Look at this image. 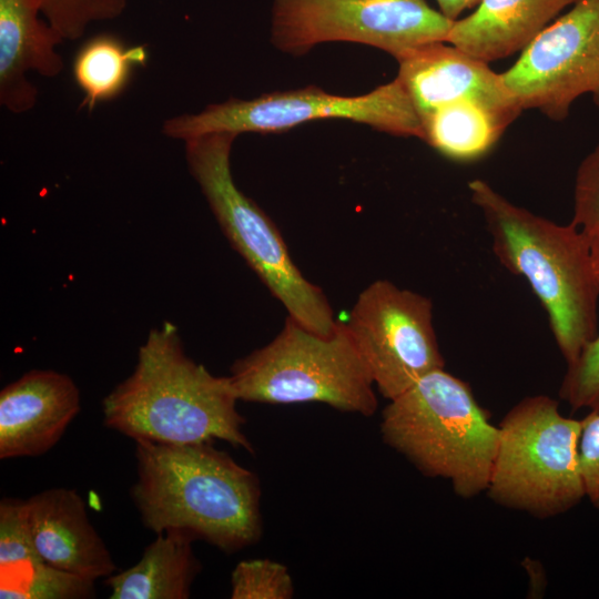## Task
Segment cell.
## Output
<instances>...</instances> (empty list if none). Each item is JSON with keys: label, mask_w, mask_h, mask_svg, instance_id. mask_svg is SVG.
Masks as SVG:
<instances>
[{"label": "cell", "mask_w": 599, "mask_h": 599, "mask_svg": "<svg viewBox=\"0 0 599 599\" xmlns=\"http://www.w3.org/2000/svg\"><path fill=\"white\" fill-rule=\"evenodd\" d=\"M236 136L210 133L185 141L190 173L226 238L288 316L315 333L329 335L338 321L327 297L303 276L273 221L233 180L230 158Z\"/></svg>", "instance_id": "8992f818"}, {"label": "cell", "mask_w": 599, "mask_h": 599, "mask_svg": "<svg viewBox=\"0 0 599 599\" xmlns=\"http://www.w3.org/2000/svg\"><path fill=\"white\" fill-rule=\"evenodd\" d=\"M149 61L145 45H126L110 33L97 34L79 48L72 62V75L83 94L82 108L118 98L128 87L136 68Z\"/></svg>", "instance_id": "ac0fdd59"}, {"label": "cell", "mask_w": 599, "mask_h": 599, "mask_svg": "<svg viewBox=\"0 0 599 599\" xmlns=\"http://www.w3.org/2000/svg\"><path fill=\"white\" fill-rule=\"evenodd\" d=\"M37 0H0V103L12 113L30 111L38 89L27 78H54L63 70L62 35L44 19Z\"/></svg>", "instance_id": "9a60e30c"}, {"label": "cell", "mask_w": 599, "mask_h": 599, "mask_svg": "<svg viewBox=\"0 0 599 599\" xmlns=\"http://www.w3.org/2000/svg\"><path fill=\"white\" fill-rule=\"evenodd\" d=\"M42 561L34 546L26 500L3 498L0 502V571Z\"/></svg>", "instance_id": "603a6c76"}, {"label": "cell", "mask_w": 599, "mask_h": 599, "mask_svg": "<svg viewBox=\"0 0 599 599\" xmlns=\"http://www.w3.org/2000/svg\"><path fill=\"white\" fill-rule=\"evenodd\" d=\"M293 579L286 566L271 559L240 561L231 575L232 599H290Z\"/></svg>", "instance_id": "7402d4cb"}, {"label": "cell", "mask_w": 599, "mask_h": 599, "mask_svg": "<svg viewBox=\"0 0 599 599\" xmlns=\"http://www.w3.org/2000/svg\"><path fill=\"white\" fill-rule=\"evenodd\" d=\"M500 74L521 110L554 121L583 94L599 106V0H576Z\"/></svg>", "instance_id": "8fae6325"}, {"label": "cell", "mask_w": 599, "mask_h": 599, "mask_svg": "<svg viewBox=\"0 0 599 599\" xmlns=\"http://www.w3.org/2000/svg\"><path fill=\"white\" fill-rule=\"evenodd\" d=\"M73 379L51 369L24 373L0 392V458L49 451L80 412Z\"/></svg>", "instance_id": "4fadbf2b"}, {"label": "cell", "mask_w": 599, "mask_h": 599, "mask_svg": "<svg viewBox=\"0 0 599 599\" xmlns=\"http://www.w3.org/2000/svg\"><path fill=\"white\" fill-rule=\"evenodd\" d=\"M576 0H479L453 22L447 43L486 63L524 51Z\"/></svg>", "instance_id": "2e32d148"}, {"label": "cell", "mask_w": 599, "mask_h": 599, "mask_svg": "<svg viewBox=\"0 0 599 599\" xmlns=\"http://www.w3.org/2000/svg\"><path fill=\"white\" fill-rule=\"evenodd\" d=\"M439 11L451 20H457L465 10L475 8L479 0H436Z\"/></svg>", "instance_id": "4316f807"}, {"label": "cell", "mask_w": 599, "mask_h": 599, "mask_svg": "<svg viewBox=\"0 0 599 599\" xmlns=\"http://www.w3.org/2000/svg\"><path fill=\"white\" fill-rule=\"evenodd\" d=\"M93 579L44 561L1 571V599H87L95 596Z\"/></svg>", "instance_id": "ffe728a7"}, {"label": "cell", "mask_w": 599, "mask_h": 599, "mask_svg": "<svg viewBox=\"0 0 599 599\" xmlns=\"http://www.w3.org/2000/svg\"><path fill=\"white\" fill-rule=\"evenodd\" d=\"M326 119H345L393 135L424 140L420 118L396 78L357 97L336 95L311 85L251 100L232 98L199 113L167 119L162 132L185 142L210 133L282 132Z\"/></svg>", "instance_id": "ba28073f"}, {"label": "cell", "mask_w": 599, "mask_h": 599, "mask_svg": "<svg viewBox=\"0 0 599 599\" xmlns=\"http://www.w3.org/2000/svg\"><path fill=\"white\" fill-rule=\"evenodd\" d=\"M193 538L177 532L156 534L132 567L106 577L111 599H186L201 570Z\"/></svg>", "instance_id": "e0dca14e"}, {"label": "cell", "mask_w": 599, "mask_h": 599, "mask_svg": "<svg viewBox=\"0 0 599 599\" xmlns=\"http://www.w3.org/2000/svg\"><path fill=\"white\" fill-rule=\"evenodd\" d=\"M424 140L443 155L473 160L484 155L508 126L479 102L458 100L422 120Z\"/></svg>", "instance_id": "d6986e66"}, {"label": "cell", "mask_w": 599, "mask_h": 599, "mask_svg": "<svg viewBox=\"0 0 599 599\" xmlns=\"http://www.w3.org/2000/svg\"><path fill=\"white\" fill-rule=\"evenodd\" d=\"M582 422L561 414L558 400L527 396L498 425L486 493L496 504L545 519L576 507L585 490L579 467Z\"/></svg>", "instance_id": "52a82bcc"}, {"label": "cell", "mask_w": 599, "mask_h": 599, "mask_svg": "<svg viewBox=\"0 0 599 599\" xmlns=\"http://www.w3.org/2000/svg\"><path fill=\"white\" fill-rule=\"evenodd\" d=\"M581 422L579 467L585 498L599 509V413L588 412Z\"/></svg>", "instance_id": "484cf974"}, {"label": "cell", "mask_w": 599, "mask_h": 599, "mask_svg": "<svg viewBox=\"0 0 599 599\" xmlns=\"http://www.w3.org/2000/svg\"><path fill=\"white\" fill-rule=\"evenodd\" d=\"M135 461L131 496L148 529L182 532L224 552L261 538L257 476L212 443L136 440Z\"/></svg>", "instance_id": "6da1fadb"}, {"label": "cell", "mask_w": 599, "mask_h": 599, "mask_svg": "<svg viewBox=\"0 0 599 599\" xmlns=\"http://www.w3.org/2000/svg\"><path fill=\"white\" fill-rule=\"evenodd\" d=\"M378 392L388 400L445 367L432 301L387 280L364 288L344 322Z\"/></svg>", "instance_id": "30bf717a"}, {"label": "cell", "mask_w": 599, "mask_h": 599, "mask_svg": "<svg viewBox=\"0 0 599 599\" xmlns=\"http://www.w3.org/2000/svg\"><path fill=\"white\" fill-rule=\"evenodd\" d=\"M468 189L495 256L528 282L566 364L572 362L598 334L599 280L588 237L572 223L558 224L512 203L481 179Z\"/></svg>", "instance_id": "3957f363"}, {"label": "cell", "mask_w": 599, "mask_h": 599, "mask_svg": "<svg viewBox=\"0 0 599 599\" xmlns=\"http://www.w3.org/2000/svg\"><path fill=\"white\" fill-rule=\"evenodd\" d=\"M559 398L573 410L599 413V334L570 363L559 387Z\"/></svg>", "instance_id": "cb8c5ba5"}, {"label": "cell", "mask_w": 599, "mask_h": 599, "mask_svg": "<svg viewBox=\"0 0 599 599\" xmlns=\"http://www.w3.org/2000/svg\"><path fill=\"white\" fill-rule=\"evenodd\" d=\"M426 0H274L272 42L307 53L324 42H356L395 59L433 42H447L453 22Z\"/></svg>", "instance_id": "9c48e42d"}, {"label": "cell", "mask_w": 599, "mask_h": 599, "mask_svg": "<svg viewBox=\"0 0 599 599\" xmlns=\"http://www.w3.org/2000/svg\"><path fill=\"white\" fill-rule=\"evenodd\" d=\"M26 502L34 546L45 564L93 580L114 572L111 552L75 490L49 488Z\"/></svg>", "instance_id": "5bb4252c"}, {"label": "cell", "mask_w": 599, "mask_h": 599, "mask_svg": "<svg viewBox=\"0 0 599 599\" xmlns=\"http://www.w3.org/2000/svg\"><path fill=\"white\" fill-rule=\"evenodd\" d=\"M229 378L238 400L323 403L363 416L377 409L375 385L339 321L322 335L287 316L272 342L232 365Z\"/></svg>", "instance_id": "5b68a950"}, {"label": "cell", "mask_w": 599, "mask_h": 599, "mask_svg": "<svg viewBox=\"0 0 599 599\" xmlns=\"http://www.w3.org/2000/svg\"><path fill=\"white\" fill-rule=\"evenodd\" d=\"M42 17L62 35L74 41L90 24L122 14L128 0H37Z\"/></svg>", "instance_id": "44dd1931"}, {"label": "cell", "mask_w": 599, "mask_h": 599, "mask_svg": "<svg viewBox=\"0 0 599 599\" xmlns=\"http://www.w3.org/2000/svg\"><path fill=\"white\" fill-rule=\"evenodd\" d=\"M588 240L590 242V251H591L593 266H595L598 280H599V234L591 236Z\"/></svg>", "instance_id": "83f0119b"}, {"label": "cell", "mask_w": 599, "mask_h": 599, "mask_svg": "<svg viewBox=\"0 0 599 599\" xmlns=\"http://www.w3.org/2000/svg\"><path fill=\"white\" fill-rule=\"evenodd\" d=\"M571 223L588 238L599 234V144L577 169Z\"/></svg>", "instance_id": "d4e9b609"}, {"label": "cell", "mask_w": 599, "mask_h": 599, "mask_svg": "<svg viewBox=\"0 0 599 599\" xmlns=\"http://www.w3.org/2000/svg\"><path fill=\"white\" fill-rule=\"evenodd\" d=\"M229 376L211 374L164 322L140 346L131 375L102 400L105 427L136 440L189 445L223 440L252 453Z\"/></svg>", "instance_id": "7a4b0ae2"}, {"label": "cell", "mask_w": 599, "mask_h": 599, "mask_svg": "<svg viewBox=\"0 0 599 599\" xmlns=\"http://www.w3.org/2000/svg\"><path fill=\"white\" fill-rule=\"evenodd\" d=\"M380 434L423 475L450 483L465 499L487 490L499 430L471 388L444 368L433 370L383 409Z\"/></svg>", "instance_id": "277c9868"}, {"label": "cell", "mask_w": 599, "mask_h": 599, "mask_svg": "<svg viewBox=\"0 0 599 599\" xmlns=\"http://www.w3.org/2000/svg\"><path fill=\"white\" fill-rule=\"evenodd\" d=\"M396 60V79L420 121L438 108L465 99L481 103L507 125L522 111L500 73L447 42L409 49Z\"/></svg>", "instance_id": "7c38bea8"}]
</instances>
